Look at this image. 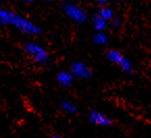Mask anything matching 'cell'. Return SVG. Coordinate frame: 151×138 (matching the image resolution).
Instances as JSON below:
<instances>
[{
    "instance_id": "obj_1",
    "label": "cell",
    "mask_w": 151,
    "mask_h": 138,
    "mask_svg": "<svg viewBox=\"0 0 151 138\" xmlns=\"http://www.w3.org/2000/svg\"><path fill=\"white\" fill-rule=\"evenodd\" d=\"M0 24L12 25V26L19 29L20 31L27 34L36 36V34L41 33V28L38 25H36L35 23L29 21L28 19L20 16L18 14L3 9L1 7H0Z\"/></svg>"
},
{
    "instance_id": "obj_2",
    "label": "cell",
    "mask_w": 151,
    "mask_h": 138,
    "mask_svg": "<svg viewBox=\"0 0 151 138\" xmlns=\"http://www.w3.org/2000/svg\"><path fill=\"white\" fill-rule=\"evenodd\" d=\"M63 11L68 18L77 24H83L88 20V15L86 11L78 4L73 2H64L62 5Z\"/></svg>"
},
{
    "instance_id": "obj_3",
    "label": "cell",
    "mask_w": 151,
    "mask_h": 138,
    "mask_svg": "<svg viewBox=\"0 0 151 138\" xmlns=\"http://www.w3.org/2000/svg\"><path fill=\"white\" fill-rule=\"evenodd\" d=\"M107 59L111 61V63H115V65H119L120 69L122 70L124 73L126 74H131L133 71V65L132 63L128 58H126L120 51L118 50H109L106 53Z\"/></svg>"
},
{
    "instance_id": "obj_4",
    "label": "cell",
    "mask_w": 151,
    "mask_h": 138,
    "mask_svg": "<svg viewBox=\"0 0 151 138\" xmlns=\"http://www.w3.org/2000/svg\"><path fill=\"white\" fill-rule=\"evenodd\" d=\"M24 49L37 63L44 65L49 61L48 52L41 45L36 44V43H27V44H25Z\"/></svg>"
},
{
    "instance_id": "obj_5",
    "label": "cell",
    "mask_w": 151,
    "mask_h": 138,
    "mask_svg": "<svg viewBox=\"0 0 151 138\" xmlns=\"http://www.w3.org/2000/svg\"><path fill=\"white\" fill-rule=\"evenodd\" d=\"M70 72H71V74L74 77L79 79H89L92 77L91 69L86 63H79V61L71 63V65H70Z\"/></svg>"
},
{
    "instance_id": "obj_6",
    "label": "cell",
    "mask_w": 151,
    "mask_h": 138,
    "mask_svg": "<svg viewBox=\"0 0 151 138\" xmlns=\"http://www.w3.org/2000/svg\"><path fill=\"white\" fill-rule=\"evenodd\" d=\"M89 120L94 125L101 126V127H107L111 124V120L102 112L98 110H93L89 113Z\"/></svg>"
},
{
    "instance_id": "obj_7",
    "label": "cell",
    "mask_w": 151,
    "mask_h": 138,
    "mask_svg": "<svg viewBox=\"0 0 151 138\" xmlns=\"http://www.w3.org/2000/svg\"><path fill=\"white\" fill-rule=\"evenodd\" d=\"M74 76L71 74V72H60L58 75V82L62 86L69 87L73 84Z\"/></svg>"
},
{
    "instance_id": "obj_8",
    "label": "cell",
    "mask_w": 151,
    "mask_h": 138,
    "mask_svg": "<svg viewBox=\"0 0 151 138\" xmlns=\"http://www.w3.org/2000/svg\"><path fill=\"white\" fill-rule=\"evenodd\" d=\"M92 23H93L94 28H95L97 31H103L104 29H106L107 24H109V22L105 21L103 18H101L98 14L93 17V19H92Z\"/></svg>"
},
{
    "instance_id": "obj_9",
    "label": "cell",
    "mask_w": 151,
    "mask_h": 138,
    "mask_svg": "<svg viewBox=\"0 0 151 138\" xmlns=\"http://www.w3.org/2000/svg\"><path fill=\"white\" fill-rule=\"evenodd\" d=\"M98 15H99L101 18L104 19L105 21H107V22H111V21L115 18V13H114V11L111 7L106 6V5L100 7L99 11H98Z\"/></svg>"
},
{
    "instance_id": "obj_10",
    "label": "cell",
    "mask_w": 151,
    "mask_h": 138,
    "mask_svg": "<svg viewBox=\"0 0 151 138\" xmlns=\"http://www.w3.org/2000/svg\"><path fill=\"white\" fill-rule=\"evenodd\" d=\"M60 107H62V109L64 110L66 113H69V114H72L74 112H76L77 108H76V105L74 104L73 102L71 101H63L62 104H60Z\"/></svg>"
},
{
    "instance_id": "obj_11",
    "label": "cell",
    "mask_w": 151,
    "mask_h": 138,
    "mask_svg": "<svg viewBox=\"0 0 151 138\" xmlns=\"http://www.w3.org/2000/svg\"><path fill=\"white\" fill-rule=\"evenodd\" d=\"M93 41L95 44L99 45V46H103V45H106L107 36L102 31H97L93 36Z\"/></svg>"
},
{
    "instance_id": "obj_12",
    "label": "cell",
    "mask_w": 151,
    "mask_h": 138,
    "mask_svg": "<svg viewBox=\"0 0 151 138\" xmlns=\"http://www.w3.org/2000/svg\"><path fill=\"white\" fill-rule=\"evenodd\" d=\"M111 23L115 28H119V27H121V25H122V20H121L120 18H116L115 17V18L111 21Z\"/></svg>"
},
{
    "instance_id": "obj_13",
    "label": "cell",
    "mask_w": 151,
    "mask_h": 138,
    "mask_svg": "<svg viewBox=\"0 0 151 138\" xmlns=\"http://www.w3.org/2000/svg\"><path fill=\"white\" fill-rule=\"evenodd\" d=\"M95 1L100 7L105 6V5H106V3H107V0H95Z\"/></svg>"
},
{
    "instance_id": "obj_14",
    "label": "cell",
    "mask_w": 151,
    "mask_h": 138,
    "mask_svg": "<svg viewBox=\"0 0 151 138\" xmlns=\"http://www.w3.org/2000/svg\"><path fill=\"white\" fill-rule=\"evenodd\" d=\"M51 138H63V137H62L60 135H53Z\"/></svg>"
},
{
    "instance_id": "obj_15",
    "label": "cell",
    "mask_w": 151,
    "mask_h": 138,
    "mask_svg": "<svg viewBox=\"0 0 151 138\" xmlns=\"http://www.w3.org/2000/svg\"><path fill=\"white\" fill-rule=\"evenodd\" d=\"M42 1H44V2H53L55 0H42Z\"/></svg>"
},
{
    "instance_id": "obj_16",
    "label": "cell",
    "mask_w": 151,
    "mask_h": 138,
    "mask_svg": "<svg viewBox=\"0 0 151 138\" xmlns=\"http://www.w3.org/2000/svg\"><path fill=\"white\" fill-rule=\"evenodd\" d=\"M115 1H118V2H122V1H124V0H115Z\"/></svg>"
}]
</instances>
